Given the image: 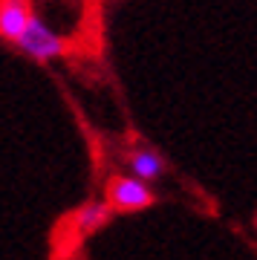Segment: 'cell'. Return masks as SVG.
<instances>
[{"label":"cell","instance_id":"cell-4","mask_svg":"<svg viewBox=\"0 0 257 260\" xmlns=\"http://www.w3.org/2000/svg\"><path fill=\"white\" fill-rule=\"evenodd\" d=\"M127 171H130V177H136L150 185V182H159V179L165 177L168 162L153 148H136L127 153Z\"/></svg>","mask_w":257,"mask_h":260},{"label":"cell","instance_id":"cell-5","mask_svg":"<svg viewBox=\"0 0 257 260\" xmlns=\"http://www.w3.org/2000/svg\"><path fill=\"white\" fill-rule=\"evenodd\" d=\"M113 217H116V211L110 208L107 200H90V203H84L73 214V225L81 237H90V234L107 229V223H110Z\"/></svg>","mask_w":257,"mask_h":260},{"label":"cell","instance_id":"cell-1","mask_svg":"<svg viewBox=\"0 0 257 260\" xmlns=\"http://www.w3.org/2000/svg\"><path fill=\"white\" fill-rule=\"evenodd\" d=\"M116 214H133L142 208H150L156 203L153 188L136 177H113L107 182V197H104Z\"/></svg>","mask_w":257,"mask_h":260},{"label":"cell","instance_id":"cell-3","mask_svg":"<svg viewBox=\"0 0 257 260\" xmlns=\"http://www.w3.org/2000/svg\"><path fill=\"white\" fill-rule=\"evenodd\" d=\"M32 18L29 0H0V38L18 44Z\"/></svg>","mask_w":257,"mask_h":260},{"label":"cell","instance_id":"cell-2","mask_svg":"<svg viewBox=\"0 0 257 260\" xmlns=\"http://www.w3.org/2000/svg\"><path fill=\"white\" fill-rule=\"evenodd\" d=\"M15 47L23 52V55H29L32 61H38V64H46V61H52V58H61L67 52V41L61 35H55L52 29L46 26L44 20L32 18L29 20L26 32L20 35V41L15 44Z\"/></svg>","mask_w":257,"mask_h":260}]
</instances>
